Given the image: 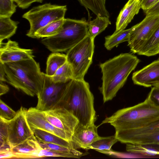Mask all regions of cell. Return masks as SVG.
<instances>
[{
	"mask_svg": "<svg viewBox=\"0 0 159 159\" xmlns=\"http://www.w3.org/2000/svg\"><path fill=\"white\" fill-rule=\"evenodd\" d=\"M94 100L89 83L84 80L73 79L52 109H66L78 119V125L87 127L94 124L96 119Z\"/></svg>",
	"mask_w": 159,
	"mask_h": 159,
	"instance_id": "6da1fadb",
	"label": "cell"
},
{
	"mask_svg": "<svg viewBox=\"0 0 159 159\" xmlns=\"http://www.w3.org/2000/svg\"><path fill=\"white\" fill-rule=\"evenodd\" d=\"M139 61L136 56L124 53L100 64L102 83L99 89L102 94L104 103L111 100L116 96Z\"/></svg>",
	"mask_w": 159,
	"mask_h": 159,
	"instance_id": "7a4b0ae2",
	"label": "cell"
},
{
	"mask_svg": "<svg viewBox=\"0 0 159 159\" xmlns=\"http://www.w3.org/2000/svg\"><path fill=\"white\" fill-rule=\"evenodd\" d=\"M2 64L7 82L16 89L31 97L42 89L43 72L34 58Z\"/></svg>",
	"mask_w": 159,
	"mask_h": 159,
	"instance_id": "3957f363",
	"label": "cell"
},
{
	"mask_svg": "<svg viewBox=\"0 0 159 159\" xmlns=\"http://www.w3.org/2000/svg\"><path fill=\"white\" fill-rule=\"evenodd\" d=\"M159 118V107L149 95L143 102L120 109L106 117L101 124L109 123L115 130L140 128Z\"/></svg>",
	"mask_w": 159,
	"mask_h": 159,
	"instance_id": "277c9868",
	"label": "cell"
},
{
	"mask_svg": "<svg viewBox=\"0 0 159 159\" xmlns=\"http://www.w3.org/2000/svg\"><path fill=\"white\" fill-rule=\"evenodd\" d=\"M88 21L65 18L59 33L52 37L44 38L41 43L52 52L67 51L82 40L88 34Z\"/></svg>",
	"mask_w": 159,
	"mask_h": 159,
	"instance_id": "5b68a950",
	"label": "cell"
},
{
	"mask_svg": "<svg viewBox=\"0 0 159 159\" xmlns=\"http://www.w3.org/2000/svg\"><path fill=\"white\" fill-rule=\"evenodd\" d=\"M94 39L89 32L82 40L67 51V61L71 67L73 79L84 80L92 63L94 48Z\"/></svg>",
	"mask_w": 159,
	"mask_h": 159,
	"instance_id": "8992f818",
	"label": "cell"
},
{
	"mask_svg": "<svg viewBox=\"0 0 159 159\" xmlns=\"http://www.w3.org/2000/svg\"><path fill=\"white\" fill-rule=\"evenodd\" d=\"M67 10L66 5L50 3L33 7L22 16L28 20L30 24V29L26 35L34 38L35 33L39 29L51 22L65 18Z\"/></svg>",
	"mask_w": 159,
	"mask_h": 159,
	"instance_id": "52a82bcc",
	"label": "cell"
},
{
	"mask_svg": "<svg viewBox=\"0 0 159 159\" xmlns=\"http://www.w3.org/2000/svg\"><path fill=\"white\" fill-rule=\"evenodd\" d=\"M115 134L122 143L142 145L159 153V118L140 128L115 130Z\"/></svg>",
	"mask_w": 159,
	"mask_h": 159,
	"instance_id": "ba28073f",
	"label": "cell"
},
{
	"mask_svg": "<svg viewBox=\"0 0 159 159\" xmlns=\"http://www.w3.org/2000/svg\"><path fill=\"white\" fill-rule=\"evenodd\" d=\"M159 27V15L146 16L140 23L134 25L127 40L131 52L137 53Z\"/></svg>",
	"mask_w": 159,
	"mask_h": 159,
	"instance_id": "9c48e42d",
	"label": "cell"
},
{
	"mask_svg": "<svg viewBox=\"0 0 159 159\" xmlns=\"http://www.w3.org/2000/svg\"><path fill=\"white\" fill-rule=\"evenodd\" d=\"M44 83L43 88L37 95L38 102L35 108L45 111L52 109L61 96L68 83L55 82L51 76L43 72Z\"/></svg>",
	"mask_w": 159,
	"mask_h": 159,
	"instance_id": "30bf717a",
	"label": "cell"
},
{
	"mask_svg": "<svg viewBox=\"0 0 159 159\" xmlns=\"http://www.w3.org/2000/svg\"><path fill=\"white\" fill-rule=\"evenodd\" d=\"M27 110V109L21 107L12 119L6 120L7 125L8 141L11 148L34 136L26 119Z\"/></svg>",
	"mask_w": 159,
	"mask_h": 159,
	"instance_id": "8fae6325",
	"label": "cell"
},
{
	"mask_svg": "<svg viewBox=\"0 0 159 159\" xmlns=\"http://www.w3.org/2000/svg\"><path fill=\"white\" fill-rule=\"evenodd\" d=\"M43 111L47 120L52 125L73 135L79 122L71 113L63 108Z\"/></svg>",
	"mask_w": 159,
	"mask_h": 159,
	"instance_id": "7c38bea8",
	"label": "cell"
},
{
	"mask_svg": "<svg viewBox=\"0 0 159 159\" xmlns=\"http://www.w3.org/2000/svg\"><path fill=\"white\" fill-rule=\"evenodd\" d=\"M25 116L30 128L49 132L71 142L72 135L52 125L47 120L43 111L31 107L27 109Z\"/></svg>",
	"mask_w": 159,
	"mask_h": 159,
	"instance_id": "4fadbf2b",
	"label": "cell"
},
{
	"mask_svg": "<svg viewBox=\"0 0 159 159\" xmlns=\"http://www.w3.org/2000/svg\"><path fill=\"white\" fill-rule=\"evenodd\" d=\"M33 51L20 48L16 41L0 43V62H15L34 58Z\"/></svg>",
	"mask_w": 159,
	"mask_h": 159,
	"instance_id": "5bb4252c",
	"label": "cell"
},
{
	"mask_svg": "<svg viewBox=\"0 0 159 159\" xmlns=\"http://www.w3.org/2000/svg\"><path fill=\"white\" fill-rule=\"evenodd\" d=\"M99 136L97 127L94 124L87 127L78 125L72 135L71 143L74 149L88 150Z\"/></svg>",
	"mask_w": 159,
	"mask_h": 159,
	"instance_id": "9a60e30c",
	"label": "cell"
},
{
	"mask_svg": "<svg viewBox=\"0 0 159 159\" xmlns=\"http://www.w3.org/2000/svg\"><path fill=\"white\" fill-rule=\"evenodd\" d=\"M132 78L134 84L146 87L153 86L159 83V58L134 72Z\"/></svg>",
	"mask_w": 159,
	"mask_h": 159,
	"instance_id": "2e32d148",
	"label": "cell"
},
{
	"mask_svg": "<svg viewBox=\"0 0 159 159\" xmlns=\"http://www.w3.org/2000/svg\"><path fill=\"white\" fill-rule=\"evenodd\" d=\"M40 147L35 136L29 138L11 148L14 158H39Z\"/></svg>",
	"mask_w": 159,
	"mask_h": 159,
	"instance_id": "e0dca14e",
	"label": "cell"
},
{
	"mask_svg": "<svg viewBox=\"0 0 159 159\" xmlns=\"http://www.w3.org/2000/svg\"><path fill=\"white\" fill-rule=\"evenodd\" d=\"M141 8L140 0H129L117 17L115 31L125 29Z\"/></svg>",
	"mask_w": 159,
	"mask_h": 159,
	"instance_id": "ac0fdd59",
	"label": "cell"
},
{
	"mask_svg": "<svg viewBox=\"0 0 159 159\" xmlns=\"http://www.w3.org/2000/svg\"><path fill=\"white\" fill-rule=\"evenodd\" d=\"M31 129L38 142L53 143L67 148H74L70 142L54 134L38 129Z\"/></svg>",
	"mask_w": 159,
	"mask_h": 159,
	"instance_id": "d6986e66",
	"label": "cell"
},
{
	"mask_svg": "<svg viewBox=\"0 0 159 159\" xmlns=\"http://www.w3.org/2000/svg\"><path fill=\"white\" fill-rule=\"evenodd\" d=\"M118 141L115 134L108 137L99 136L90 146L89 149H92L104 154L111 155L113 152L111 147Z\"/></svg>",
	"mask_w": 159,
	"mask_h": 159,
	"instance_id": "ffe728a7",
	"label": "cell"
},
{
	"mask_svg": "<svg viewBox=\"0 0 159 159\" xmlns=\"http://www.w3.org/2000/svg\"><path fill=\"white\" fill-rule=\"evenodd\" d=\"M134 27V25L127 29L115 31L111 35L105 37L104 44L105 48L108 50L120 43L127 41L129 36Z\"/></svg>",
	"mask_w": 159,
	"mask_h": 159,
	"instance_id": "44dd1931",
	"label": "cell"
},
{
	"mask_svg": "<svg viewBox=\"0 0 159 159\" xmlns=\"http://www.w3.org/2000/svg\"><path fill=\"white\" fill-rule=\"evenodd\" d=\"M137 54L148 57L159 54V27Z\"/></svg>",
	"mask_w": 159,
	"mask_h": 159,
	"instance_id": "7402d4cb",
	"label": "cell"
},
{
	"mask_svg": "<svg viewBox=\"0 0 159 159\" xmlns=\"http://www.w3.org/2000/svg\"><path fill=\"white\" fill-rule=\"evenodd\" d=\"M19 23V22L12 20L11 17L0 16V43L16 33Z\"/></svg>",
	"mask_w": 159,
	"mask_h": 159,
	"instance_id": "603a6c76",
	"label": "cell"
},
{
	"mask_svg": "<svg viewBox=\"0 0 159 159\" xmlns=\"http://www.w3.org/2000/svg\"><path fill=\"white\" fill-rule=\"evenodd\" d=\"M67 61L66 55L52 52L48 57L46 62V74L52 76L56 71Z\"/></svg>",
	"mask_w": 159,
	"mask_h": 159,
	"instance_id": "cb8c5ba5",
	"label": "cell"
},
{
	"mask_svg": "<svg viewBox=\"0 0 159 159\" xmlns=\"http://www.w3.org/2000/svg\"><path fill=\"white\" fill-rule=\"evenodd\" d=\"M64 19L53 21L39 29L35 33L34 38H48L57 35L62 28Z\"/></svg>",
	"mask_w": 159,
	"mask_h": 159,
	"instance_id": "d4e9b609",
	"label": "cell"
},
{
	"mask_svg": "<svg viewBox=\"0 0 159 159\" xmlns=\"http://www.w3.org/2000/svg\"><path fill=\"white\" fill-rule=\"evenodd\" d=\"M87 10L89 9L97 16L109 17L106 6V0H78Z\"/></svg>",
	"mask_w": 159,
	"mask_h": 159,
	"instance_id": "484cf974",
	"label": "cell"
},
{
	"mask_svg": "<svg viewBox=\"0 0 159 159\" xmlns=\"http://www.w3.org/2000/svg\"><path fill=\"white\" fill-rule=\"evenodd\" d=\"M38 142L42 148L66 154L69 156V158H80L87 154L86 152L83 153L77 149L70 148L53 143Z\"/></svg>",
	"mask_w": 159,
	"mask_h": 159,
	"instance_id": "4316f807",
	"label": "cell"
},
{
	"mask_svg": "<svg viewBox=\"0 0 159 159\" xmlns=\"http://www.w3.org/2000/svg\"><path fill=\"white\" fill-rule=\"evenodd\" d=\"M111 24L109 17L97 16L95 19L88 21L89 33L92 37L95 38Z\"/></svg>",
	"mask_w": 159,
	"mask_h": 159,
	"instance_id": "83f0119b",
	"label": "cell"
},
{
	"mask_svg": "<svg viewBox=\"0 0 159 159\" xmlns=\"http://www.w3.org/2000/svg\"><path fill=\"white\" fill-rule=\"evenodd\" d=\"M51 77L55 82H66L73 79V73L70 65L66 61Z\"/></svg>",
	"mask_w": 159,
	"mask_h": 159,
	"instance_id": "f1b7e54d",
	"label": "cell"
},
{
	"mask_svg": "<svg viewBox=\"0 0 159 159\" xmlns=\"http://www.w3.org/2000/svg\"><path fill=\"white\" fill-rule=\"evenodd\" d=\"M126 149L129 152L143 156L149 157L158 155V152L140 144L127 143Z\"/></svg>",
	"mask_w": 159,
	"mask_h": 159,
	"instance_id": "f546056e",
	"label": "cell"
},
{
	"mask_svg": "<svg viewBox=\"0 0 159 159\" xmlns=\"http://www.w3.org/2000/svg\"><path fill=\"white\" fill-rule=\"evenodd\" d=\"M8 132L7 121L0 117V152L11 150L8 141Z\"/></svg>",
	"mask_w": 159,
	"mask_h": 159,
	"instance_id": "4dcf8cb0",
	"label": "cell"
},
{
	"mask_svg": "<svg viewBox=\"0 0 159 159\" xmlns=\"http://www.w3.org/2000/svg\"><path fill=\"white\" fill-rule=\"evenodd\" d=\"M12 0H0V16L11 17L17 6Z\"/></svg>",
	"mask_w": 159,
	"mask_h": 159,
	"instance_id": "1f68e13d",
	"label": "cell"
},
{
	"mask_svg": "<svg viewBox=\"0 0 159 159\" xmlns=\"http://www.w3.org/2000/svg\"><path fill=\"white\" fill-rule=\"evenodd\" d=\"M16 112L1 99L0 100V117L7 120L12 119L16 116Z\"/></svg>",
	"mask_w": 159,
	"mask_h": 159,
	"instance_id": "d6a6232c",
	"label": "cell"
},
{
	"mask_svg": "<svg viewBox=\"0 0 159 159\" xmlns=\"http://www.w3.org/2000/svg\"><path fill=\"white\" fill-rule=\"evenodd\" d=\"M43 0H15L17 6L22 9L27 8L32 4L34 2H37L42 3Z\"/></svg>",
	"mask_w": 159,
	"mask_h": 159,
	"instance_id": "836d02e7",
	"label": "cell"
},
{
	"mask_svg": "<svg viewBox=\"0 0 159 159\" xmlns=\"http://www.w3.org/2000/svg\"><path fill=\"white\" fill-rule=\"evenodd\" d=\"M148 95L154 103L159 107V88L153 86Z\"/></svg>",
	"mask_w": 159,
	"mask_h": 159,
	"instance_id": "e575fe53",
	"label": "cell"
},
{
	"mask_svg": "<svg viewBox=\"0 0 159 159\" xmlns=\"http://www.w3.org/2000/svg\"><path fill=\"white\" fill-rule=\"evenodd\" d=\"M141 8L143 11H146L156 3L159 0H140Z\"/></svg>",
	"mask_w": 159,
	"mask_h": 159,
	"instance_id": "d590c367",
	"label": "cell"
},
{
	"mask_svg": "<svg viewBox=\"0 0 159 159\" xmlns=\"http://www.w3.org/2000/svg\"><path fill=\"white\" fill-rule=\"evenodd\" d=\"M143 11L146 16L159 15V1L151 8Z\"/></svg>",
	"mask_w": 159,
	"mask_h": 159,
	"instance_id": "8d00e7d4",
	"label": "cell"
},
{
	"mask_svg": "<svg viewBox=\"0 0 159 159\" xmlns=\"http://www.w3.org/2000/svg\"><path fill=\"white\" fill-rule=\"evenodd\" d=\"M15 156L11 151L0 152V159L14 158Z\"/></svg>",
	"mask_w": 159,
	"mask_h": 159,
	"instance_id": "74e56055",
	"label": "cell"
},
{
	"mask_svg": "<svg viewBox=\"0 0 159 159\" xmlns=\"http://www.w3.org/2000/svg\"><path fill=\"white\" fill-rule=\"evenodd\" d=\"M4 82H3L0 81V96L6 93L9 90V89L8 85Z\"/></svg>",
	"mask_w": 159,
	"mask_h": 159,
	"instance_id": "f35d334b",
	"label": "cell"
},
{
	"mask_svg": "<svg viewBox=\"0 0 159 159\" xmlns=\"http://www.w3.org/2000/svg\"><path fill=\"white\" fill-rule=\"evenodd\" d=\"M0 81L3 82L7 81L2 64L1 62H0Z\"/></svg>",
	"mask_w": 159,
	"mask_h": 159,
	"instance_id": "ab89813d",
	"label": "cell"
},
{
	"mask_svg": "<svg viewBox=\"0 0 159 159\" xmlns=\"http://www.w3.org/2000/svg\"><path fill=\"white\" fill-rule=\"evenodd\" d=\"M153 86H156L159 88V83L155 84Z\"/></svg>",
	"mask_w": 159,
	"mask_h": 159,
	"instance_id": "60d3db41",
	"label": "cell"
},
{
	"mask_svg": "<svg viewBox=\"0 0 159 159\" xmlns=\"http://www.w3.org/2000/svg\"><path fill=\"white\" fill-rule=\"evenodd\" d=\"M13 1H14L15 0H12Z\"/></svg>",
	"mask_w": 159,
	"mask_h": 159,
	"instance_id": "b9f144b4",
	"label": "cell"
}]
</instances>
